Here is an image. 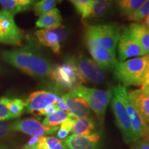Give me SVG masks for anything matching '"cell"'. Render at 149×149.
Listing matches in <instances>:
<instances>
[{
	"label": "cell",
	"instance_id": "6da1fadb",
	"mask_svg": "<svg viewBox=\"0 0 149 149\" xmlns=\"http://www.w3.org/2000/svg\"><path fill=\"white\" fill-rule=\"evenodd\" d=\"M1 57L6 62L31 77H48L53 68L47 59L30 46L3 51Z\"/></svg>",
	"mask_w": 149,
	"mask_h": 149
},
{
	"label": "cell",
	"instance_id": "7a4b0ae2",
	"mask_svg": "<svg viewBox=\"0 0 149 149\" xmlns=\"http://www.w3.org/2000/svg\"><path fill=\"white\" fill-rule=\"evenodd\" d=\"M121 29L116 24L88 25L86 26L84 40L86 45L95 44L116 54Z\"/></svg>",
	"mask_w": 149,
	"mask_h": 149
},
{
	"label": "cell",
	"instance_id": "3957f363",
	"mask_svg": "<svg viewBox=\"0 0 149 149\" xmlns=\"http://www.w3.org/2000/svg\"><path fill=\"white\" fill-rule=\"evenodd\" d=\"M149 61V55L117 61L114 68L116 79L124 86H141Z\"/></svg>",
	"mask_w": 149,
	"mask_h": 149
},
{
	"label": "cell",
	"instance_id": "277c9868",
	"mask_svg": "<svg viewBox=\"0 0 149 149\" xmlns=\"http://www.w3.org/2000/svg\"><path fill=\"white\" fill-rule=\"evenodd\" d=\"M70 92L74 95L82 98L84 100L89 109L95 113L100 126L102 127L107 108L113 95L112 90L109 89L107 91H103L79 85Z\"/></svg>",
	"mask_w": 149,
	"mask_h": 149
},
{
	"label": "cell",
	"instance_id": "5b68a950",
	"mask_svg": "<svg viewBox=\"0 0 149 149\" xmlns=\"http://www.w3.org/2000/svg\"><path fill=\"white\" fill-rule=\"evenodd\" d=\"M111 97V107L114 113L117 125L124 135L127 143L133 142V134L131 126L126 111L124 97L128 94L126 86L120 84L113 88Z\"/></svg>",
	"mask_w": 149,
	"mask_h": 149
},
{
	"label": "cell",
	"instance_id": "8992f818",
	"mask_svg": "<svg viewBox=\"0 0 149 149\" xmlns=\"http://www.w3.org/2000/svg\"><path fill=\"white\" fill-rule=\"evenodd\" d=\"M57 86L70 91L79 85L86 83L74 65L72 57H69L63 64L53 66L48 76Z\"/></svg>",
	"mask_w": 149,
	"mask_h": 149
},
{
	"label": "cell",
	"instance_id": "52a82bcc",
	"mask_svg": "<svg viewBox=\"0 0 149 149\" xmlns=\"http://www.w3.org/2000/svg\"><path fill=\"white\" fill-rule=\"evenodd\" d=\"M23 32L14 20V15L5 10H0V43L21 46Z\"/></svg>",
	"mask_w": 149,
	"mask_h": 149
},
{
	"label": "cell",
	"instance_id": "ba28073f",
	"mask_svg": "<svg viewBox=\"0 0 149 149\" xmlns=\"http://www.w3.org/2000/svg\"><path fill=\"white\" fill-rule=\"evenodd\" d=\"M119 61L146 55L144 50L130 34L128 28L121 31L117 44Z\"/></svg>",
	"mask_w": 149,
	"mask_h": 149
},
{
	"label": "cell",
	"instance_id": "9c48e42d",
	"mask_svg": "<svg viewBox=\"0 0 149 149\" xmlns=\"http://www.w3.org/2000/svg\"><path fill=\"white\" fill-rule=\"evenodd\" d=\"M74 65L80 74L86 80L93 84H101L104 81L105 75L103 70L97 64L88 57L84 55L72 57Z\"/></svg>",
	"mask_w": 149,
	"mask_h": 149
},
{
	"label": "cell",
	"instance_id": "30bf717a",
	"mask_svg": "<svg viewBox=\"0 0 149 149\" xmlns=\"http://www.w3.org/2000/svg\"><path fill=\"white\" fill-rule=\"evenodd\" d=\"M59 126L48 127L35 119H24L13 122V131H18L31 136L42 137L57 132Z\"/></svg>",
	"mask_w": 149,
	"mask_h": 149
},
{
	"label": "cell",
	"instance_id": "8fae6325",
	"mask_svg": "<svg viewBox=\"0 0 149 149\" xmlns=\"http://www.w3.org/2000/svg\"><path fill=\"white\" fill-rule=\"evenodd\" d=\"M35 35L40 44L51 48L55 54L60 53V43L67 36L66 31L61 26L54 29H40Z\"/></svg>",
	"mask_w": 149,
	"mask_h": 149
},
{
	"label": "cell",
	"instance_id": "7c38bea8",
	"mask_svg": "<svg viewBox=\"0 0 149 149\" xmlns=\"http://www.w3.org/2000/svg\"><path fill=\"white\" fill-rule=\"evenodd\" d=\"M57 95L45 91L33 92L25 101L26 113L37 115V113L48 105L57 104Z\"/></svg>",
	"mask_w": 149,
	"mask_h": 149
},
{
	"label": "cell",
	"instance_id": "4fadbf2b",
	"mask_svg": "<svg viewBox=\"0 0 149 149\" xmlns=\"http://www.w3.org/2000/svg\"><path fill=\"white\" fill-rule=\"evenodd\" d=\"M124 104L127 111L135 141L149 133V125L128 98V94L124 97Z\"/></svg>",
	"mask_w": 149,
	"mask_h": 149
},
{
	"label": "cell",
	"instance_id": "5bb4252c",
	"mask_svg": "<svg viewBox=\"0 0 149 149\" xmlns=\"http://www.w3.org/2000/svg\"><path fill=\"white\" fill-rule=\"evenodd\" d=\"M93 60L102 70L113 69L117 63L116 54L95 44L86 45Z\"/></svg>",
	"mask_w": 149,
	"mask_h": 149
},
{
	"label": "cell",
	"instance_id": "9a60e30c",
	"mask_svg": "<svg viewBox=\"0 0 149 149\" xmlns=\"http://www.w3.org/2000/svg\"><path fill=\"white\" fill-rule=\"evenodd\" d=\"M61 99L72 117L80 119L91 116V109L82 98L74 95L69 91L61 97Z\"/></svg>",
	"mask_w": 149,
	"mask_h": 149
},
{
	"label": "cell",
	"instance_id": "2e32d148",
	"mask_svg": "<svg viewBox=\"0 0 149 149\" xmlns=\"http://www.w3.org/2000/svg\"><path fill=\"white\" fill-rule=\"evenodd\" d=\"M100 139L98 134L89 135L72 134L64 141L68 149H100Z\"/></svg>",
	"mask_w": 149,
	"mask_h": 149
},
{
	"label": "cell",
	"instance_id": "e0dca14e",
	"mask_svg": "<svg viewBox=\"0 0 149 149\" xmlns=\"http://www.w3.org/2000/svg\"><path fill=\"white\" fill-rule=\"evenodd\" d=\"M128 98L149 125V92L141 88L130 91Z\"/></svg>",
	"mask_w": 149,
	"mask_h": 149
},
{
	"label": "cell",
	"instance_id": "ac0fdd59",
	"mask_svg": "<svg viewBox=\"0 0 149 149\" xmlns=\"http://www.w3.org/2000/svg\"><path fill=\"white\" fill-rule=\"evenodd\" d=\"M114 0H93L82 19H97L104 17L111 10Z\"/></svg>",
	"mask_w": 149,
	"mask_h": 149
},
{
	"label": "cell",
	"instance_id": "d6986e66",
	"mask_svg": "<svg viewBox=\"0 0 149 149\" xmlns=\"http://www.w3.org/2000/svg\"><path fill=\"white\" fill-rule=\"evenodd\" d=\"M130 34L144 50L146 55H149V30L140 23H133L128 27Z\"/></svg>",
	"mask_w": 149,
	"mask_h": 149
},
{
	"label": "cell",
	"instance_id": "ffe728a7",
	"mask_svg": "<svg viewBox=\"0 0 149 149\" xmlns=\"http://www.w3.org/2000/svg\"><path fill=\"white\" fill-rule=\"evenodd\" d=\"M62 22L60 11L57 8L40 17L36 22V27L42 29H54L60 27Z\"/></svg>",
	"mask_w": 149,
	"mask_h": 149
},
{
	"label": "cell",
	"instance_id": "44dd1931",
	"mask_svg": "<svg viewBox=\"0 0 149 149\" xmlns=\"http://www.w3.org/2000/svg\"><path fill=\"white\" fill-rule=\"evenodd\" d=\"M95 127V122L92 117L75 119L72 121L71 132L72 134L79 135H91Z\"/></svg>",
	"mask_w": 149,
	"mask_h": 149
},
{
	"label": "cell",
	"instance_id": "7402d4cb",
	"mask_svg": "<svg viewBox=\"0 0 149 149\" xmlns=\"http://www.w3.org/2000/svg\"><path fill=\"white\" fill-rule=\"evenodd\" d=\"M145 0H114L119 11L124 16L130 17L138 10Z\"/></svg>",
	"mask_w": 149,
	"mask_h": 149
},
{
	"label": "cell",
	"instance_id": "603a6c76",
	"mask_svg": "<svg viewBox=\"0 0 149 149\" xmlns=\"http://www.w3.org/2000/svg\"><path fill=\"white\" fill-rule=\"evenodd\" d=\"M2 100L9 113L12 115L13 118H17L22 115L25 109V102L18 98L10 99L2 97Z\"/></svg>",
	"mask_w": 149,
	"mask_h": 149
},
{
	"label": "cell",
	"instance_id": "cb8c5ba5",
	"mask_svg": "<svg viewBox=\"0 0 149 149\" xmlns=\"http://www.w3.org/2000/svg\"><path fill=\"white\" fill-rule=\"evenodd\" d=\"M71 117V115L68 113L58 110L53 114L46 116V118L43 120L42 124L48 127L58 126L59 124H61Z\"/></svg>",
	"mask_w": 149,
	"mask_h": 149
},
{
	"label": "cell",
	"instance_id": "d4e9b609",
	"mask_svg": "<svg viewBox=\"0 0 149 149\" xmlns=\"http://www.w3.org/2000/svg\"><path fill=\"white\" fill-rule=\"evenodd\" d=\"M57 4V0H41L34 5V11L37 16L41 17L53 10Z\"/></svg>",
	"mask_w": 149,
	"mask_h": 149
},
{
	"label": "cell",
	"instance_id": "484cf974",
	"mask_svg": "<svg viewBox=\"0 0 149 149\" xmlns=\"http://www.w3.org/2000/svg\"><path fill=\"white\" fill-rule=\"evenodd\" d=\"M149 15V0H145L144 2L133 15L128 17L134 23H140Z\"/></svg>",
	"mask_w": 149,
	"mask_h": 149
},
{
	"label": "cell",
	"instance_id": "4316f807",
	"mask_svg": "<svg viewBox=\"0 0 149 149\" xmlns=\"http://www.w3.org/2000/svg\"><path fill=\"white\" fill-rule=\"evenodd\" d=\"M74 117H70L69 119L65 121L59 126L58 130H57V136L59 139H65L67 138L68 135L71 132V128L72 126V121Z\"/></svg>",
	"mask_w": 149,
	"mask_h": 149
},
{
	"label": "cell",
	"instance_id": "83f0119b",
	"mask_svg": "<svg viewBox=\"0 0 149 149\" xmlns=\"http://www.w3.org/2000/svg\"><path fill=\"white\" fill-rule=\"evenodd\" d=\"M75 8L78 13L83 17L90 8L93 0H70Z\"/></svg>",
	"mask_w": 149,
	"mask_h": 149
},
{
	"label": "cell",
	"instance_id": "f1b7e54d",
	"mask_svg": "<svg viewBox=\"0 0 149 149\" xmlns=\"http://www.w3.org/2000/svg\"><path fill=\"white\" fill-rule=\"evenodd\" d=\"M0 5L2 7L3 10L8 11L13 15L22 12L16 0H0Z\"/></svg>",
	"mask_w": 149,
	"mask_h": 149
},
{
	"label": "cell",
	"instance_id": "f546056e",
	"mask_svg": "<svg viewBox=\"0 0 149 149\" xmlns=\"http://www.w3.org/2000/svg\"><path fill=\"white\" fill-rule=\"evenodd\" d=\"M44 140L47 144L48 149H68L64 141H61L53 137H46Z\"/></svg>",
	"mask_w": 149,
	"mask_h": 149
},
{
	"label": "cell",
	"instance_id": "4dcf8cb0",
	"mask_svg": "<svg viewBox=\"0 0 149 149\" xmlns=\"http://www.w3.org/2000/svg\"><path fill=\"white\" fill-rule=\"evenodd\" d=\"M133 143L131 149H149V133Z\"/></svg>",
	"mask_w": 149,
	"mask_h": 149
},
{
	"label": "cell",
	"instance_id": "1f68e13d",
	"mask_svg": "<svg viewBox=\"0 0 149 149\" xmlns=\"http://www.w3.org/2000/svg\"><path fill=\"white\" fill-rule=\"evenodd\" d=\"M12 125L13 122H8V120L0 122V139L4 137L13 131Z\"/></svg>",
	"mask_w": 149,
	"mask_h": 149
},
{
	"label": "cell",
	"instance_id": "d6a6232c",
	"mask_svg": "<svg viewBox=\"0 0 149 149\" xmlns=\"http://www.w3.org/2000/svg\"><path fill=\"white\" fill-rule=\"evenodd\" d=\"M13 117L3 103L2 98H0V122L12 120Z\"/></svg>",
	"mask_w": 149,
	"mask_h": 149
},
{
	"label": "cell",
	"instance_id": "836d02e7",
	"mask_svg": "<svg viewBox=\"0 0 149 149\" xmlns=\"http://www.w3.org/2000/svg\"><path fill=\"white\" fill-rule=\"evenodd\" d=\"M59 108L57 107V104H53V105H48L47 107L44 108V109L41 110L37 113V115H48L53 114L55 113L56 111H58Z\"/></svg>",
	"mask_w": 149,
	"mask_h": 149
},
{
	"label": "cell",
	"instance_id": "e575fe53",
	"mask_svg": "<svg viewBox=\"0 0 149 149\" xmlns=\"http://www.w3.org/2000/svg\"><path fill=\"white\" fill-rule=\"evenodd\" d=\"M141 88L147 92H149V61L148 66L146 67V71L144 72V77H143Z\"/></svg>",
	"mask_w": 149,
	"mask_h": 149
},
{
	"label": "cell",
	"instance_id": "d590c367",
	"mask_svg": "<svg viewBox=\"0 0 149 149\" xmlns=\"http://www.w3.org/2000/svg\"><path fill=\"white\" fill-rule=\"evenodd\" d=\"M40 137L39 136H32L30 140L26 143V144L24 145L22 149H32L37 143L39 142Z\"/></svg>",
	"mask_w": 149,
	"mask_h": 149
},
{
	"label": "cell",
	"instance_id": "8d00e7d4",
	"mask_svg": "<svg viewBox=\"0 0 149 149\" xmlns=\"http://www.w3.org/2000/svg\"><path fill=\"white\" fill-rule=\"evenodd\" d=\"M16 1L22 12V11L26 10L29 8V6L31 4L32 0H16Z\"/></svg>",
	"mask_w": 149,
	"mask_h": 149
},
{
	"label": "cell",
	"instance_id": "74e56055",
	"mask_svg": "<svg viewBox=\"0 0 149 149\" xmlns=\"http://www.w3.org/2000/svg\"><path fill=\"white\" fill-rule=\"evenodd\" d=\"M142 24L143 25H144L145 26H146L147 29L149 30V15L146 17V18L144 19V20H143Z\"/></svg>",
	"mask_w": 149,
	"mask_h": 149
},
{
	"label": "cell",
	"instance_id": "f35d334b",
	"mask_svg": "<svg viewBox=\"0 0 149 149\" xmlns=\"http://www.w3.org/2000/svg\"><path fill=\"white\" fill-rule=\"evenodd\" d=\"M0 149H8V147L5 145H0Z\"/></svg>",
	"mask_w": 149,
	"mask_h": 149
},
{
	"label": "cell",
	"instance_id": "ab89813d",
	"mask_svg": "<svg viewBox=\"0 0 149 149\" xmlns=\"http://www.w3.org/2000/svg\"><path fill=\"white\" fill-rule=\"evenodd\" d=\"M57 1H59V2H61V1H63V0H57Z\"/></svg>",
	"mask_w": 149,
	"mask_h": 149
}]
</instances>
